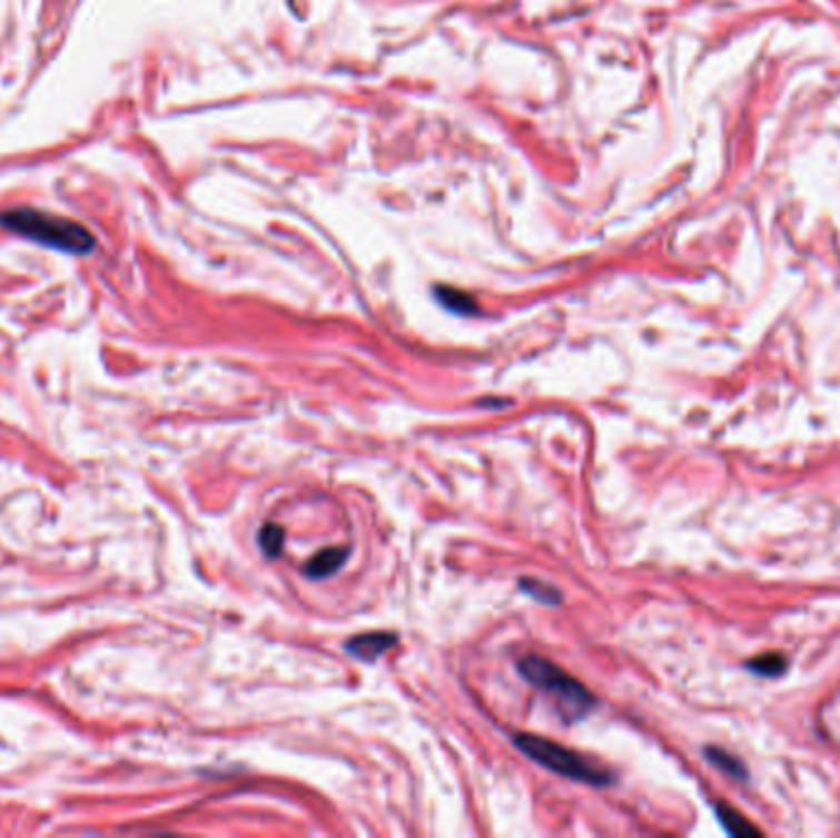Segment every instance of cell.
Instances as JSON below:
<instances>
[{
	"label": "cell",
	"instance_id": "8",
	"mask_svg": "<svg viewBox=\"0 0 840 838\" xmlns=\"http://www.w3.org/2000/svg\"><path fill=\"white\" fill-rule=\"evenodd\" d=\"M437 300H441L447 310L472 315L475 313V303H472L467 295L455 293V290H437Z\"/></svg>",
	"mask_w": 840,
	"mask_h": 838
},
{
	"label": "cell",
	"instance_id": "2",
	"mask_svg": "<svg viewBox=\"0 0 840 838\" xmlns=\"http://www.w3.org/2000/svg\"><path fill=\"white\" fill-rule=\"evenodd\" d=\"M516 748L526 752L531 760L546 767V770L563 775L567 780L573 782H583V785H593V787H607L612 785V772L607 767H600L595 762H590L585 755H580L571 748L559 746L549 738L541 736H531V733H518L514 738Z\"/></svg>",
	"mask_w": 840,
	"mask_h": 838
},
{
	"label": "cell",
	"instance_id": "4",
	"mask_svg": "<svg viewBox=\"0 0 840 838\" xmlns=\"http://www.w3.org/2000/svg\"><path fill=\"white\" fill-rule=\"evenodd\" d=\"M398 644V637L394 632H366L352 637L347 642V652L352 657L362 659V662H374L382 654H386L388 649H394Z\"/></svg>",
	"mask_w": 840,
	"mask_h": 838
},
{
	"label": "cell",
	"instance_id": "5",
	"mask_svg": "<svg viewBox=\"0 0 840 838\" xmlns=\"http://www.w3.org/2000/svg\"><path fill=\"white\" fill-rule=\"evenodd\" d=\"M347 559H349V549L329 546L310 559V563L305 565V573L310 578H329V575H335L342 565H345Z\"/></svg>",
	"mask_w": 840,
	"mask_h": 838
},
{
	"label": "cell",
	"instance_id": "7",
	"mask_svg": "<svg viewBox=\"0 0 840 838\" xmlns=\"http://www.w3.org/2000/svg\"><path fill=\"white\" fill-rule=\"evenodd\" d=\"M283 544H286V531L278 524H266L258 531V546H261L268 559H278L283 553Z\"/></svg>",
	"mask_w": 840,
	"mask_h": 838
},
{
	"label": "cell",
	"instance_id": "3",
	"mask_svg": "<svg viewBox=\"0 0 840 838\" xmlns=\"http://www.w3.org/2000/svg\"><path fill=\"white\" fill-rule=\"evenodd\" d=\"M516 669H518V674L531 683V687L555 696L563 706V713L567 718H573V721L575 718L587 716L595 708V696L590 693L577 679L567 674V671L549 662V659L528 654L524 659H518Z\"/></svg>",
	"mask_w": 840,
	"mask_h": 838
},
{
	"label": "cell",
	"instance_id": "6",
	"mask_svg": "<svg viewBox=\"0 0 840 838\" xmlns=\"http://www.w3.org/2000/svg\"><path fill=\"white\" fill-rule=\"evenodd\" d=\"M518 588H522L526 595L538 600V603H543V605H561V600H563L561 590H555L553 585L543 583V581H534V578H522V581H518Z\"/></svg>",
	"mask_w": 840,
	"mask_h": 838
},
{
	"label": "cell",
	"instance_id": "1",
	"mask_svg": "<svg viewBox=\"0 0 840 838\" xmlns=\"http://www.w3.org/2000/svg\"><path fill=\"white\" fill-rule=\"evenodd\" d=\"M0 227L26 236L30 241H38L42 246H50V249H59L67 254L85 256L91 254L93 246H97V239H93L87 227H81V224L72 219L57 217L50 215V211L32 207L3 211V215H0Z\"/></svg>",
	"mask_w": 840,
	"mask_h": 838
},
{
	"label": "cell",
	"instance_id": "9",
	"mask_svg": "<svg viewBox=\"0 0 840 838\" xmlns=\"http://www.w3.org/2000/svg\"><path fill=\"white\" fill-rule=\"evenodd\" d=\"M754 671H760V674H767V677H777L782 674L784 667H787V659L779 657V654H767V657H760L754 659V662L750 664Z\"/></svg>",
	"mask_w": 840,
	"mask_h": 838
}]
</instances>
